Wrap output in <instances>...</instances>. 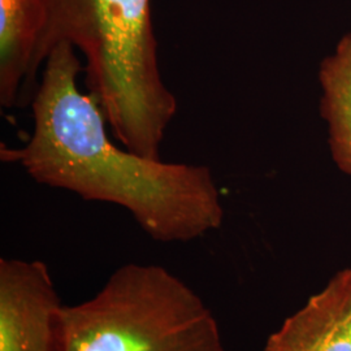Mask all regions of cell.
Returning a JSON list of instances; mask_svg holds the SVG:
<instances>
[{
  "label": "cell",
  "instance_id": "52a82bcc",
  "mask_svg": "<svg viewBox=\"0 0 351 351\" xmlns=\"http://www.w3.org/2000/svg\"><path fill=\"white\" fill-rule=\"evenodd\" d=\"M320 111L328 125V143L339 169L351 177V33L320 64Z\"/></svg>",
  "mask_w": 351,
  "mask_h": 351
},
{
  "label": "cell",
  "instance_id": "277c9868",
  "mask_svg": "<svg viewBox=\"0 0 351 351\" xmlns=\"http://www.w3.org/2000/svg\"><path fill=\"white\" fill-rule=\"evenodd\" d=\"M63 307L46 264L0 259V351H58Z\"/></svg>",
  "mask_w": 351,
  "mask_h": 351
},
{
  "label": "cell",
  "instance_id": "7a4b0ae2",
  "mask_svg": "<svg viewBox=\"0 0 351 351\" xmlns=\"http://www.w3.org/2000/svg\"><path fill=\"white\" fill-rule=\"evenodd\" d=\"M38 63L66 42L86 59V84L113 136L128 150L160 159L177 101L164 84L151 0H43Z\"/></svg>",
  "mask_w": 351,
  "mask_h": 351
},
{
  "label": "cell",
  "instance_id": "6da1fadb",
  "mask_svg": "<svg viewBox=\"0 0 351 351\" xmlns=\"http://www.w3.org/2000/svg\"><path fill=\"white\" fill-rule=\"evenodd\" d=\"M81 71L72 45L51 51L32 98V136L20 149L3 147L1 159L20 164L38 184L124 207L160 242H189L219 229L224 208L210 168L117 147L99 104L77 86Z\"/></svg>",
  "mask_w": 351,
  "mask_h": 351
},
{
  "label": "cell",
  "instance_id": "3957f363",
  "mask_svg": "<svg viewBox=\"0 0 351 351\" xmlns=\"http://www.w3.org/2000/svg\"><path fill=\"white\" fill-rule=\"evenodd\" d=\"M58 351H226L210 307L155 264L117 268L88 301L64 306Z\"/></svg>",
  "mask_w": 351,
  "mask_h": 351
},
{
  "label": "cell",
  "instance_id": "8992f818",
  "mask_svg": "<svg viewBox=\"0 0 351 351\" xmlns=\"http://www.w3.org/2000/svg\"><path fill=\"white\" fill-rule=\"evenodd\" d=\"M43 26V0H0V103L5 108L36 93Z\"/></svg>",
  "mask_w": 351,
  "mask_h": 351
},
{
  "label": "cell",
  "instance_id": "5b68a950",
  "mask_svg": "<svg viewBox=\"0 0 351 351\" xmlns=\"http://www.w3.org/2000/svg\"><path fill=\"white\" fill-rule=\"evenodd\" d=\"M264 351H351V268L289 316Z\"/></svg>",
  "mask_w": 351,
  "mask_h": 351
}]
</instances>
